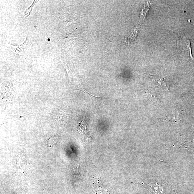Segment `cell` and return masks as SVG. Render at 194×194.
Listing matches in <instances>:
<instances>
[{
	"label": "cell",
	"mask_w": 194,
	"mask_h": 194,
	"mask_svg": "<svg viewBox=\"0 0 194 194\" xmlns=\"http://www.w3.org/2000/svg\"><path fill=\"white\" fill-rule=\"evenodd\" d=\"M146 92L147 97L151 102L157 105L159 104V100L156 93L153 91L150 90H147Z\"/></svg>",
	"instance_id": "4"
},
{
	"label": "cell",
	"mask_w": 194,
	"mask_h": 194,
	"mask_svg": "<svg viewBox=\"0 0 194 194\" xmlns=\"http://www.w3.org/2000/svg\"><path fill=\"white\" fill-rule=\"evenodd\" d=\"M150 8V4H147L146 7H145V8L143 9L141 13V16L142 17V18H145L146 15L148 12V10Z\"/></svg>",
	"instance_id": "6"
},
{
	"label": "cell",
	"mask_w": 194,
	"mask_h": 194,
	"mask_svg": "<svg viewBox=\"0 0 194 194\" xmlns=\"http://www.w3.org/2000/svg\"><path fill=\"white\" fill-rule=\"evenodd\" d=\"M191 43V40L181 37L177 42V46L182 54L192 63L194 62V58L192 54Z\"/></svg>",
	"instance_id": "1"
},
{
	"label": "cell",
	"mask_w": 194,
	"mask_h": 194,
	"mask_svg": "<svg viewBox=\"0 0 194 194\" xmlns=\"http://www.w3.org/2000/svg\"><path fill=\"white\" fill-rule=\"evenodd\" d=\"M140 24L135 26L131 32L127 35L124 36L126 42L128 44H130L133 41H135L137 38L138 33V28L140 27Z\"/></svg>",
	"instance_id": "2"
},
{
	"label": "cell",
	"mask_w": 194,
	"mask_h": 194,
	"mask_svg": "<svg viewBox=\"0 0 194 194\" xmlns=\"http://www.w3.org/2000/svg\"><path fill=\"white\" fill-rule=\"evenodd\" d=\"M153 80L160 87L164 89L169 90L170 86L169 84L167 81L164 78L157 77L155 76H152Z\"/></svg>",
	"instance_id": "3"
},
{
	"label": "cell",
	"mask_w": 194,
	"mask_h": 194,
	"mask_svg": "<svg viewBox=\"0 0 194 194\" xmlns=\"http://www.w3.org/2000/svg\"><path fill=\"white\" fill-rule=\"evenodd\" d=\"M179 114L176 111H172L167 117L166 119L170 121L178 122L179 120Z\"/></svg>",
	"instance_id": "5"
}]
</instances>
